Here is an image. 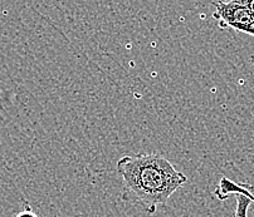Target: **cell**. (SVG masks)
Masks as SVG:
<instances>
[{
	"instance_id": "cell-1",
	"label": "cell",
	"mask_w": 254,
	"mask_h": 217,
	"mask_svg": "<svg viewBox=\"0 0 254 217\" xmlns=\"http://www.w3.org/2000/svg\"><path fill=\"white\" fill-rule=\"evenodd\" d=\"M116 169L122 181L121 199L150 215L188 182V177L168 159L155 153L124 156L117 161Z\"/></svg>"
},
{
	"instance_id": "cell-2",
	"label": "cell",
	"mask_w": 254,
	"mask_h": 217,
	"mask_svg": "<svg viewBox=\"0 0 254 217\" xmlns=\"http://www.w3.org/2000/svg\"><path fill=\"white\" fill-rule=\"evenodd\" d=\"M214 6L215 11L213 16L218 20V25L220 28H229L242 33L244 28L254 23V14L234 0L218 1L214 3Z\"/></svg>"
},
{
	"instance_id": "cell-3",
	"label": "cell",
	"mask_w": 254,
	"mask_h": 217,
	"mask_svg": "<svg viewBox=\"0 0 254 217\" xmlns=\"http://www.w3.org/2000/svg\"><path fill=\"white\" fill-rule=\"evenodd\" d=\"M214 195L220 201H225L229 196L244 195L254 204V186L249 183H237L227 177H222L216 186Z\"/></svg>"
},
{
	"instance_id": "cell-4",
	"label": "cell",
	"mask_w": 254,
	"mask_h": 217,
	"mask_svg": "<svg viewBox=\"0 0 254 217\" xmlns=\"http://www.w3.org/2000/svg\"><path fill=\"white\" fill-rule=\"evenodd\" d=\"M237 199V207L234 211V217H248V209L252 201L244 195H234Z\"/></svg>"
},
{
	"instance_id": "cell-5",
	"label": "cell",
	"mask_w": 254,
	"mask_h": 217,
	"mask_svg": "<svg viewBox=\"0 0 254 217\" xmlns=\"http://www.w3.org/2000/svg\"><path fill=\"white\" fill-rule=\"evenodd\" d=\"M15 217H38V215L35 214V212H33L32 209L28 206V207H25L23 211H20L19 214L16 215Z\"/></svg>"
},
{
	"instance_id": "cell-6",
	"label": "cell",
	"mask_w": 254,
	"mask_h": 217,
	"mask_svg": "<svg viewBox=\"0 0 254 217\" xmlns=\"http://www.w3.org/2000/svg\"><path fill=\"white\" fill-rule=\"evenodd\" d=\"M234 1H237V3L242 4V5H244L246 8H248L249 10L254 14V0H234Z\"/></svg>"
},
{
	"instance_id": "cell-7",
	"label": "cell",
	"mask_w": 254,
	"mask_h": 217,
	"mask_svg": "<svg viewBox=\"0 0 254 217\" xmlns=\"http://www.w3.org/2000/svg\"><path fill=\"white\" fill-rule=\"evenodd\" d=\"M249 62H251V64L253 65V68H254V54H252V55L249 56Z\"/></svg>"
}]
</instances>
